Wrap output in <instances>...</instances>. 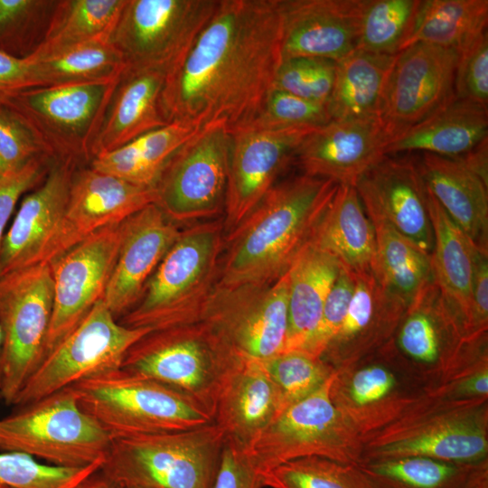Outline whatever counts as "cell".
<instances>
[{
    "label": "cell",
    "mask_w": 488,
    "mask_h": 488,
    "mask_svg": "<svg viewBox=\"0 0 488 488\" xmlns=\"http://www.w3.org/2000/svg\"><path fill=\"white\" fill-rule=\"evenodd\" d=\"M36 87L28 58L14 57L0 51V104L23 90Z\"/></svg>",
    "instance_id": "obj_54"
},
{
    "label": "cell",
    "mask_w": 488,
    "mask_h": 488,
    "mask_svg": "<svg viewBox=\"0 0 488 488\" xmlns=\"http://www.w3.org/2000/svg\"><path fill=\"white\" fill-rule=\"evenodd\" d=\"M166 72L126 66L119 75L92 148V158L170 123L163 106Z\"/></svg>",
    "instance_id": "obj_28"
},
{
    "label": "cell",
    "mask_w": 488,
    "mask_h": 488,
    "mask_svg": "<svg viewBox=\"0 0 488 488\" xmlns=\"http://www.w3.org/2000/svg\"><path fill=\"white\" fill-rule=\"evenodd\" d=\"M354 276L355 289L347 314L322 355L334 370L348 369L381 350L391 340L408 306L373 273Z\"/></svg>",
    "instance_id": "obj_24"
},
{
    "label": "cell",
    "mask_w": 488,
    "mask_h": 488,
    "mask_svg": "<svg viewBox=\"0 0 488 488\" xmlns=\"http://www.w3.org/2000/svg\"><path fill=\"white\" fill-rule=\"evenodd\" d=\"M225 437L211 422L178 432L112 438L101 471L125 487L211 488Z\"/></svg>",
    "instance_id": "obj_5"
},
{
    "label": "cell",
    "mask_w": 488,
    "mask_h": 488,
    "mask_svg": "<svg viewBox=\"0 0 488 488\" xmlns=\"http://www.w3.org/2000/svg\"><path fill=\"white\" fill-rule=\"evenodd\" d=\"M458 58L454 50L423 42L396 55L380 113L389 142L455 98Z\"/></svg>",
    "instance_id": "obj_15"
},
{
    "label": "cell",
    "mask_w": 488,
    "mask_h": 488,
    "mask_svg": "<svg viewBox=\"0 0 488 488\" xmlns=\"http://www.w3.org/2000/svg\"><path fill=\"white\" fill-rule=\"evenodd\" d=\"M488 322V254L476 251L473 278L472 335L484 337Z\"/></svg>",
    "instance_id": "obj_55"
},
{
    "label": "cell",
    "mask_w": 488,
    "mask_h": 488,
    "mask_svg": "<svg viewBox=\"0 0 488 488\" xmlns=\"http://www.w3.org/2000/svg\"><path fill=\"white\" fill-rule=\"evenodd\" d=\"M465 377L456 384L455 393L460 396L486 398L488 393V369L486 358L481 362L478 370Z\"/></svg>",
    "instance_id": "obj_56"
},
{
    "label": "cell",
    "mask_w": 488,
    "mask_h": 488,
    "mask_svg": "<svg viewBox=\"0 0 488 488\" xmlns=\"http://www.w3.org/2000/svg\"><path fill=\"white\" fill-rule=\"evenodd\" d=\"M111 436L66 388L0 418V452H19L43 463L84 467L104 461Z\"/></svg>",
    "instance_id": "obj_7"
},
{
    "label": "cell",
    "mask_w": 488,
    "mask_h": 488,
    "mask_svg": "<svg viewBox=\"0 0 488 488\" xmlns=\"http://www.w3.org/2000/svg\"><path fill=\"white\" fill-rule=\"evenodd\" d=\"M396 55L355 50L338 61L327 102L331 119L380 117Z\"/></svg>",
    "instance_id": "obj_36"
},
{
    "label": "cell",
    "mask_w": 488,
    "mask_h": 488,
    "mask_svg": "<svg viewBox=\"0 0 488 488\" xmlns=\"http://www.w3.org/2000/svg\"><path fill=\"white\" fill-rule=\"evenodd\" d=\"M366 0H279L282 61H340L357 48Z\"/></svg>",
    "instance_id": "obj_21"
},
{
    "label": "cell",
    "mask_w": 488,
    "mask_h": 488,
    "mask_svg": "<svg viewBox=\"0 0 488 488\" xmlns=\"http://www.w3.org/2000/svg\"><path fill=\"white\" fill-rule=\"evenodd\" d=\"M120 241L121 223L108 226L87 237L51 263L53 307L44 356L104 298Z\"/></svg>",
    "instance_id": "obj_16"
},
{
    "label": "cell",
    "mask_w": 488,
    "mask_h": 488,
    "mask_svg": "<svg viewBox=\"0 0 488 488\" xmlns=\"http://www.w3.org/2000/svg\"><path fill=\"white\" fill-rule=\"evenodd\" d=\"M155 201L154 187L130 183L89 164L78 167L70 183L58 257L96 231L122 223Z\"/></svg>",
    "instance_id": "obj_22"
},
{
    "label": "cell",
    "mask_w": 488,
    "mask_h": 488,
    "mask_svg": "<svg viewBox=\"0 0 488 488\" xmlns=\"http://www.w3.org/2000/svg\"><path fill=\"white\" fill-rule=\"evenodd\" d=\"M336 370L315 391L285 408L247 448L261 474L286 462L319 456L360 465V431L335 405Z\"/></svg>",
    "instance_id": "obj_8"
},
{
    "label": "cell",
    "mask_w": 488,
    "mask_h": 488,
    "mask_svg": "<svg viewBox=\"0 0 488 488\" xmlns=\"http://www.w3.org/2000/svg\"><path fill=\"white\" fill-rule=\"evenodd\" d=\"M455 94L459 99L468 100L483 107L488 104V34L476 39L459 54Z\"/></svg>",
    "instance_id": "obj_51"
},
{
    "label": "cell",
    "mask_w": 488,
    "mask_h": 488,
    "mask_svg": "<svg viewBox=\"0 0 488 488\" xmlns=\"http://www.w3.org/2000/svg\"><path fill=\"white\" fill-rule=\"evenodd\" d=\"M487 107L455 98L389 142L387 155L421 151L459 157L488 137Z\"/></svg>",
    "instance_id": "obj_30"
},
{
    "label": "cell",
    "mask_w": 488,
    "mask_h": 488,
    "mask_svg": "<svg viewBox=\"0 0 488 488\" xmlns=\"http://www.w3.org/2000/svg\"><path fill=\"white\" fill-rule=\"evenodd\" d=\"M237 359L199 321L148 333L127 351L120 368L173 388L212 417L220 389Z\"/></svg>",
    "instance_id": "obj_6"
},
{
    "label": "cell",
    "mask_w": 488,
    "mask_h": 488,
    "mask_svg": "<svg viewBox=\"0 0 488 488\" xmlns=\"http://www.w3.org/2000/svg\"><path fill=\"white\" fill-rule=\"evenodd\" d=\"M331 120L327 104L307 100L273 88L258 115L246 127L267 129L317 128Z\"/></svg>",
    "instance_id": "obj_47"
},
{
    "label": "cell",
    "mask_w": 488,
    "mask_h": 488,
    "mask_svg": "<svg viewBox=\"0 0 488 488\" xmlns=\"http://www.w3.org/2000/svg\"><path fill=\"white\" fill-rule=\"evenodd\" d=\"M434 243L432 277L444 297L472 335L473 278L478 250L427 190Z\"/></svg>",
    "instance_id": "obj_31"
},
{
    "label": "cell",
    "mask_w": 488,
    "mask_h": 488,
    "mask_svg": "<svg viewBox=\"0 0 488 488\" xmlns=\"http://www.w3.org/2000/svg\"><path fill=\"white\" fill-rule=\"evenodd\" d=\"M2 342H3V334H2V330L0 328V352H1ZM2 402H3V398H2V391H1V377H0V404Z\"/></svg>",
    "instance_id": "obj_60"
},
{
    "label": "cell",
    "mask_w": 488,
    "mask_h": 488,
    "mask_svg": "<svg viewBox=\"0 0 488 488\" xmlns=\"http://www.w3.org/2000/svg\"><path fill=\"white\" fill-rule=\"evenodd\" d=\"M420 0H366L356 50L398 54L407 40Z\"/></svg>",
    "instance_id": "obj_42"
},
{
    "label": "cell",
    "mask_w": 488,
    "mask_h": 488,
    "mask_svg": "<svg viewBox=\"0 0 488 488\" xmlns=\"http://www.w3.org/2000/svg\"><path fill=\"white\" fill-rule=\"evenodd\" d=\"M52 307L51 263L0 276V377L5 405H13L44 356Z\"/></svg>",
    "instance_id": "obj_9"
},
{
    "label": "cell",
    "mask_w": 488,
    "mask_h": 488,
    "mask_svg": "<svg viewBox=\"0 0 488 488\" xmlns=\"http://www.w3.org/2000/svg\"><path fill=\"white\" fill-rule=\"evenodd\" d=\"M150 328L118 322L103 299L42 360L13 405L23 406L97 374L118 369Z\"/></svg>",
    "instance_id": "obj_10"
},
{
    "label": "cell",
    "mask_w": 488,
    "mask_h": 488,
    "mask_svg": "<svg viewBox=\"0 0 488 488\" xmlns=\"http://www.w3.org/2000/svg\"><path fill=\"white\" fill-rule=\"evenodd\" d=\"M427 189L476 249L488 254V183L458 157L417 159Z\"/></svg>",
    "instance_id": "obj_29"
},
{
    "label": "cell",
    "mask_w": 488,
    "mask_h": 488,
    "mask_svg": "<svg viewBox=\"0 0 488 488\" xmlns=\"http://www.w3.org/2000/svg\"><path fill=\"white\" fill-rule=\"evenodd\" d=\"M359 465L380 488H488L486 461L456 464L407 456Z\"/></svg>",
    "instance_id": "obj_38"
},
{
    "label": "cell",
    "mask_w": 488,
    "mask_h": 488,
    "mask_svg": "<svg viewBox=\"0 0 488 488\" xmlns=\"http://www.w3.org/2000/svg\"><path fill=\"white\" fill-rule=\"evenodd\" d=\"M336 64L333 61L315 57L282 61L273 88L307 100L327 104L334 85Z\"/></svg>",
    "instance_id": "obj_46"
},
{
    "label": "cell",
    "mask_w": 488,
    "mask_h": 488,
    "mask_svg": "<svg viewBox=\"0 0 488 488\" xmlns=\"http://www.w3.org/2000/svg\"><path fill=\"white\" fill-rule=\"evenodd\" d=\"M389 143L379 117L331 120L305 136L293 162L305 174L354 186L387 155Z\"/></svg>",
    "instance_id": "obj_20"
},
{
    "label": "cell",
    "mask_w": 488,
    "mask_h": 488,
    "mask_svg": "<svg viewBox=\"0 0 488 488\" xmlns=\"http://www.w3.org/2000/svg\"><path fill=\"white\" fill-rule=\"evenodd\" d=\"M281 58L279 0H220L184 59L166 74L169 122L230 133L249 125L274 87Z\"/></svg>",
    "instance_id": "obj_1"
},
{
    "label": "cell",
    "mask_w": 488,
    "mask_h": 488,
    "mask_svg": "<svg viewBox=\"0 0 488 488\" xmlns=\"http://www.w3.org/2000/svg\"><path fill=\"white\" fill-rule=\"evenodd\" d=\"M202 128L191 122L172 121L94 156L89 165L130 183L154 187L172 155Z\"/></svg>",
    "instance_id": "obj_35"
},
{
    "label": "cell",
    "mask_w": 488,
    "mask_h": 488,
    "mask_svg": "<svg viewBox=\"0 0 488 488\" xmlns=\"http://www.w3.org/2000/svg\"><path fill=\"white\" fill-rule=\"evenodd\" d=\"M70 388L82 411L111 438L178 432L213 422L211 415L191 398L122 368Z\"/></svg>",
    "instance_id": "obj_4"
},
{
    "label": "cell",
    "mask_w": 488,
    "mask_h": 488,
    "mask_svg": "<svg viewBox=\"0 0 488 488\" xmlns=\"http://www.w3.org/2000/svg\"><path fill=\"white\" fill-rule=\"evenodd\" d=\"M37 87L108 81L126 67L110 42H91L27 57Z\"/></svg>",
    "instance_id": "obj_40"
},
{
    "label": "cell",
    "mask_w": 488,
    "mask_h": 488,
    "mask_svg": "<svg viewBox=\"0 0 488 488\" xmlns=\"http://www.w3.org/2000/svg\"><path fill=\"white\" fill-rule=\"evenodd\" d=\"M53 161L48 157L36 158L0 180V256L5 229L18 201L43 181Z\"/></svg>",
    "instance_id": "obj_52"
},
{
    "label": "cell",
    "mask_w": 488,
    "mask_h": 488,
    "mask_svg": "<svg viewBox=\"0 0 488 488\" xmlns=\"http://www.w3.org/2000/svg\"><path fill=\"white\" fill-rule=\"evenodd\" d=\"M230 135L210 124L169 159L154 185L155 204L174 223L192 224L223 216Z\"/></svg>",
    "instance_id": "obj_12"
},
{
    "label": "cell",
    "mask_w": 488,
    "mask_h": 488,
    "mask_svg": "<svg viewBox=\"0 0 488 488\" xmlns=\"http://www.w3.org/2000/svg\"><path fill=\"white\" fill-rule=\"evenodd\" d=\"M288 269L265 283L215 286L201 320L238 357L264 361L284 350Z\"/></svg>",
    "instance_id": "obj_14"
},
{
    "label": "cell",
    "mask_w": 488,
    "mask_h": 488,
    "mask_svg": "<svg viewBox=\"0 0 488 488\" xmlns=\"http://www.w3.org/2000/svg\"><path fill=\"white\" fill-rule=\"evenodd\" d=\"M223 238L222 219L181 230L136 304L118 322L152 331L199 322L217 286Z\"/></svg>",
    "instance_id": "obj_3"
},
{
    "label": "cell",
    "mask_w": 488,
    "mask_h": 488,
    "mask_svg": "<svg viewBox=\"0 0 488 488\" xmlns=\"http://www.w3.org/2000/svg\"><path fill=\"white\" fill-rule=\"evenodd\" d=\"M352 373L346 391L336 389L333 382L332 386L333 399L344 415L382 402L397 386L394 374L380 364L366 365Z\"/></svg>",
    "instance_id": "obj_49"
},
{
    "label": "cell",
    "mask_w": 488,
    "mask_h": 488,
    "mask_svg": "<svg viewBox=\"0 0 488 488\" xmlns=\"http://www.w3.org/2000/svg\"><path fill=\"white\" fill-rule=\"evenodd\" d=\"M211 488H265L263 476L248 450L226 438Z\"/></svg>",
    "instance_id": "obj_53"
},
{
    "label": "cell",
    "mask_w": 488,
    "mask_h": 488,
    "mask_svg": "<svg viewBox=\"0 0 488 488\" xmlns=\"http://www.w3.org/2000/svg\"><path fill=\"white\" fill-rule=\"evenodd\" d=\"M487 0H420L402 48L428 43L457 52L487 32Z\"/></svg>",
    "instance_id": "obj_37"
},
{
    "label": "cell",
    "mask_w": 488,
    "mask_h": 488,
    "mask_svg": "<svg viewBox=\"0 0 488 488\" xmlns=\"http://www.w3.org/2000/svg\"><path fill=\"white\" fill-rule=\"evenodd\" d=\"M282 410L261 361L238 357L220 389L212 419L226 438L247 449Z\"/></svg>",
    "instance_id": "obj_27"
},
{
    "label": "cell",
    "mask_w": 488,
    "mask_h": 488,
    "mask_svg": "<svg viewBox=\"0 0 488 488\" xmlns=\"http://www.w3.org/2000/svg\"><path fill=\"white\" fill-rule=\"evenodd\" d=\"M314 129L244 127L230 133L224 233L235 228L277 183L293 162L297 146Z\"/></svg>",
    "instance_id": "obj_17"
},
{
    "label": "cell",
    "mask_w": 488,
    "mask_h": 488,
    "mask_svg": "<svg viewBox=\"0 0 488 488\" xmlns=\"http://www.w3.org/2000/svg\"><path fill=\"white\" fill-rule=\"evenodd\" d=\"M458 158L484 183H488V137Z\"/></svg>",
    "instance_id": "obj_57"
},
{
    "label": "cell",
    "mask_w": 488,
    "mask_h": 488,
    "mask_svg": "<svg viewBox=\"0 0 488 488\" xmlns=\"http://www.w3.org/2000/svg\"><path fill=\"white\" fill-rule=\"evenodd\" d=\"M354 186L360 198L373 202L399 232L431 254L434 237L427 190L417 159L386 155Z\"/></svg>",
    "instance_id": "obj_26"
},
{
    "label": "cell",
    "mask_w": 488,
    "mask_h": 488,
    "mask_svg": "<svg viewBox=\"0 0 488 488\" xmlns=\"http://www.w3.org/2000/svg\"><path fill=\"white\" fill-rule=\"evenodd\" d=\"M180 231L155 203L121 223L119 250L103 298L115 318L120 319L136 304Z\"/></svg>",
    "instance_id": "obj_23"
},
{
    "label": "cell",
    "mask_w": 488,
    "mask_h": 488,
    "mask_svg": "<svg viewBox=\"0 0 488 488\" xmlns=\"http://www.w3.org/2000/svg\"><path fill=\"white\" fill-rule=\"evenodd\" d=\"M126 0L56 1L41 44L31 57L91 42H110Z\"/></svg>",
    "instance_id": "obj_39"
},
{
    "label": "cell",
    "mask_w": 488,
    "mask_h": 488,
    "mask_svg": "<svg viewBox=\"0 0 488 488\" xmlns=\"http://www.w3.org/2000/svg\"><path fill=\"white\" fill-rule=\"evenodd\" d=\"M469 404L465 408L461 405L452 411L415 420L400 431L385 434L372 448L363 451L361 463L407 456H424L456 464L486 461V418L473 411Z\"/></svg>",
    "instance_id": "obj_19"
},
{
    "label": "cell",
    "mask_w": 488,
    "mask_h": 488,
    "mask_svg": "<svg viewBox=\"0 0 488 488\" xmlns=\"http://www.w3.org/2000/svg\"><path fill=\"white\" fill-rule=\"evenodd\" d=\"M353 275L372 273L376 243L355 186L338 184L311 240Z\"/></svg>",
    "instance_id": "obj_32"
},
{
    "label": "cell",
    "mask_w": 488,
    "mask_h": 488,
    "mask_svg": "<svg viewBox=\"0 0 488 488\" xmlns=\"http://www.w3.org/2000/svg\"><path fill=\"white\" fill-rule=\"evenodd\" d=\"M220 0H126L110 42L128 67L170 72L187 55Z\"/></svg>",
    "instance_id": "obj_11"
},
{
    "label": "cell",
    "mask_w": 488,
    "mask_h": 488,
    "mask_svg": "<svg viewBox=\"0 0 488 488\" xmlns=\"http://www.w3.org/2000/svg\"><path fill=\"white\" fill-rule=\"evenodd\" d=\"M262 476L269 488H380L359 465L319 456L286 462Z\"/></svg>",
    "instance_id": "obj_41"
},
{
    "label": "cell",
    "mask_w": 488,
    "mask_h": 488,
    "mask_svg": "<svg viewBox=\"0 0 488 488\" xmlns=\"http://www.w3.org/2000/svg\"><path fill=\"white\" fill-rule=\"evenodd\" d=\"M338 183L305 174L276 183L224 233L216 286L270 282L309 243Z\"/></svg>",
    "instance_id": "obj_2"
},
{
    "label": "cell",
    "mask_w": 488,
    "mask_h": 488,
    "mask_svg": "<svg viewBox=\"0 0 488 488\" xmlns=\"http://www.w3.org/2000/svg\"><path fill=\"white\" fill-rule=\"evenodd\" d=\"M360 199L374 230L376 257L372 273L408 305L432 277L431 255L399 232L373 202Z\"/></svg>",
    "instance_id": "obj_34"
},
{
    "label": "cell",
    "mask_w": 488,
    "mask_h": 488,
    "mask_svg": "<svg viewBox=\"0 0 488 488\" xmlns=\"http://www.w3.org/2000/svg\"><path fill=\"white\" fill-rule=\"evenodd\" d=\"M126 488H142V487H126Z\"/></svg>",
    "instance_id": "obj_61"
},
{
    "label": "cell",
    "mask_w": 488,
    "mask_h": 488,
    "mask_svg": "<svg viewBox=\"0 0 488 488\" xmlns=\"http://www.w3.org/2000/svg\"><path fill=\"white\" fill-rule=\"evenodd\" d=\"M56 1L0 0V51L18 58L42 42Z\"/></svg>",
    "instance_id": "obj_43"
},
{
    "label": "cell",
    "mask_w": 488,
    "mask_h": 488,
    "mask_svg": "<svg viewBox=\"0 0 488 488\" xmlns=\"http://www.w3.org/2000/svg\"><path fill=\"white\" fill-rule=\"evenodd\" d=\"M79 165L70 158L54 160L43 181L23 197L4 237L0 276L57 258L70 183Z\"/></svg>",
    "instance_id": "obj_18"
},
{
    "label": "cell",
    "mask_w": 488,
    "mask_h": 488,
    "mask_svg": "<svg viewBox=\"0 0 488 488\" xmlns=\"http://www.w3.org/2000/svg\"><path fill=\"white\" fill-rule=\"evenodd\" d=\"M341 265L310 242L288 268L287 328L284 351L305 350L313 338Z\"/></svg>",
    "instance_id": "obj_33"
},
{
    "label": "cell",
    "mask_w": 488,
    "mask_h": 488,
    "mask_svg": "<svg viewBox=\"0 0 488 488\" xmlns=\"http://www.w3.org/2000/svg\"><path fill=\"white\" fill-rule=\"evenodd\" d=\"M483 339L473 340L468 336L432 277L408 305L387 344L394 345L416 363L448 365Z\"/></svg>",
    "instance_id": "obj_25"
},
{
    "label": "cell",
    "mask_w": 488,
    "mask_h": 488,
    "mask_svg": "<svg viewBox=\"0 0 488 488\" xmlns=\"http://www.w3.org/2000/svg\"><path fill=\"white\" fill-rule=\"evenodd\" d=\"M118 77L101 82L31 88L2 105L14 110L34 129L55 159L89 164Z\"/></svg>",
    "instance_id": "obj_13"
},
{
    "label": "cell",
    "mask_w": 488,
    "mask_h": 488,
    "mask_svg": "<svg viewBox=\"0 0 488 488\" xmlns=\"http://www.w3.org/2000/svg\"><path fill=\"white\" fill-rule=\"evenodd\" d=\"M103 462L63 467L19 452H0V488H74L99 470Z\"/></svg>",
    "instance_id": "obj_45"
},
{
    "label": "cell",
    "mask_w": 488,
    "mask_h": 488,
    "mask_svg": "<svg viewBox=\"0 0 488 488\" xmlns=\"http://www.w3.org/2000/svg\"><path fill=\"white\" fill-rule=\"evenodd\" d=\"M10 171L6 168L2 158L0 157V180L3 179Z\"/></svg>",
    "instance_id": "obj_59"
},
{
    "label": "cell",
    "mask_w": 488,
    "mask_h": 488,
    "mask_svg": "<svg viewBox=\"0 0 488 488\" xmlns=\"http://www.w3.org/2000/svg\"><path fill=\"white\" fill-rule=\"evenodd\" d=\"M74 488H126L123 484L108 476L101 468L80 482Z\"/></svg>",
    "instance_id": "obj_58"
},
{
    "label": "cell",
    "mask_w": 488,
    "mask_h": 488,
    "mask_svg": "<svg viewBox=\"0 0 488 488\" xmlns=\"http://www.w3.org/2000/svg\"><path fill=\"white\" fill-rule=\"evenodd\" d=\"M0 157L10 172L21 169L36 158L56 160L34 129L18 113L2 104Z\"/></svg>",
    "instance_id": "obj_48"
},
{
    "label": "cell",
    "mask_w": 488,
    "mask_h": 488,
    "mask_svg": "<svg viewBox=\"0 0 488 488\" xmlns=\"http://www.w3.org/2000/svg\"><path fill=\"white\" fill-rule=\"evenodd\" d=\"M261 362L280 394L283 410L319 389L334 371L321 357L303 350L284 351Z\"/></svg>",
    "instance_id": "obj_44"
},
{
    "label": "cell",
    "mask_w": 488,
    "mask_h": 488,
    "mask_svg": "<svg viewBox=\"0 0 488 488\" xmlns=\"http://www.w3.org/2000/svg\"><path fill=\"white\" fill-rule=\"evenodd\" d=\"M354 289L355 276L341 267L324 302L318 327L304 351L322 358L344 320Z\"/></svg>",
    "instance_id": "obj_50"
}]
</instances>
